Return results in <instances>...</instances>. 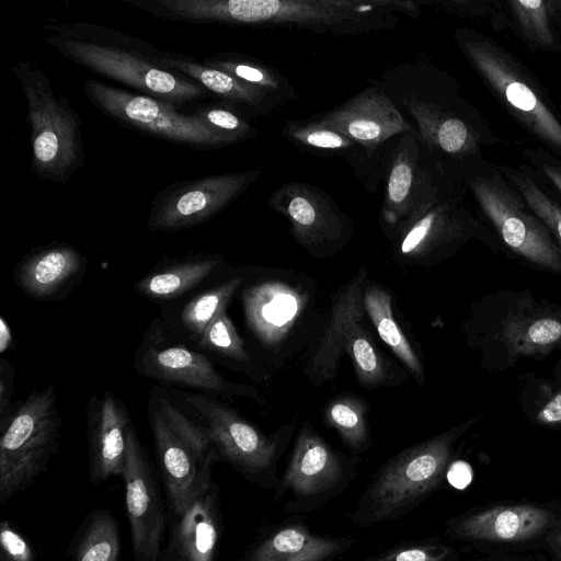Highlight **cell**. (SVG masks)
Returning a JSON list of instances; mask_svg holds the SVG:
<instances>
[{
    "instance_id": "cell-37",
    "label": "cell",
    "mask_w": 561,
    "mask_h": 561,
    "mask_svg": "<svg viewBox=\"0 0 561 561\" xmlns=\"http://www.w3.org/2000/svg\"><path fill=\"white\" fill-rule=\"evenodd\" d=\"M199 350L216 354L236 362H247L249 354L244 343L239 336L232 321L221 310L207 325L201 337L196 341Z\"/></svg>"
},
{
    "instance_id": "cell-33",
    "label": "cell",
    "mask_w": 561,
    "mask_h": 561,
    "mask_svg": "<svg viewBox=\"0 0 561 561\" xmlns=\"http://www.w3.org/2000/svg\"><path fill=\"white\" fill-rule=\"evenodd\" d=\"M202 62L276 96L284 104L297 98L294 87L278 70L252 56L224 51L206 57Z\"/></svg>"
},
{
    "instance_id": "cell-42",
    "label": "cell",
    "mask_w": 561,
    "mask_h": 561,
    "mask_svg": "<svg viewBox=\"0 0 561 561\" xmlns=\"http://www.w3.org/2000/svg\"><path fill=\"white\" fill-rule=\"evenodd\" d=\"M0 561H36L31 542L9 519L0 524Z\"/></svg>"
},
{
    "instance_id": "cell-8",
    "label": "cell",
    "mask_w": 561,
    "mask_h": 561,
    "mask_svg": "<svg viewBox=\"0 0 561 561\" xmlns=\"http://www.w3.org/2000/svg\"><path fill=\"white\" fill-rule=\"evenodd\" d=\"M450 175L433 159L416 134L397 138L387 153L379 224L394 240L425 213L454 193Z\"/></svg>"
},
{
    "instance_id": "cell-49",
    "label": "cell",
    "mask_w": 561,
    "mask_h": 561,
    "mask_svg": "<svg viewBox=\"0 0 561 561\" xmlns=\"http://www.w3.org/2000/svg\"><path fill=\"white\" fill-rule=\"evenodd\" d=\"M557 4L560 7V9H559V10H560V12H561V2H557Z\"/></svg>"
},
{
    "instance_id": "cell-10",
    "label": "cell",
    "mask_w": 561,
    "mask_h": 561,
    "mask_svg": "<svg viewBox=\"0 0 561 561\" xmlns=\"http://www.w3.org/2000/svg\"><path fill=\"white\" fill-rule=\"evenodd\" d=\"M358 462V456L335 450L312 426L304 424L272 501L290 515L317 512L348 489Z\"/></svg>"
},
{
    "instance_id": "cell-13",
    "label": "cell",
    "mask_w": 561,
    "mask_h": 561,
    "mask_svg": "<svg viewBox=\"0 0 561 561\" xmlns=\"http://www.w3.org/2000/svg\"><path fill=\"white\" fill-rule=\"evenodd\" d=\"M261 173L251 169L172 183L153 197L147 226L175 232L201 225L230 205Z\"/></svg>"
},
{
    "instance_id": "cell-36",
    "label": "cell",
    "mask_w": 561,
    "mask_h": 561,
    "mask_svg": "<svg viewBox=\"0 0 561 561\" xmlns=\"http://www.w3.org/2000/svg\"><path fill=\"white\" fill-rule=\"evenodd\" d=\"M345 352L352 358L355 373L363 386L375 388L389 383L381 355L363 323L353 331Z\"/></svg>"
},
{
    "instance_id": "cell-17",
    "label": "cell",
    "mask_w": 561,
    "mask_h": 561,
    "mask_svg": "<svg viewBox=\"0 0 561 561\" xmlns=\"http://www.w3.org/2000/svg\"><path fill=\"white\" fill-rule=\"evenodd\" d=\"M122 478L134 561H160L169 519L158 476L134 426L127 435Z\"/></svg>"
},
{
    "instance_id": "cell-4",
    "label": "cell",
    "mask_w": 561,
    "mask_h": 561,
    "mask_svg": "<svg viewBox=\"0 0 561 561\" xmlns=\"http://www.w3.org/2000/svg\"><path fill=\"white\" fill-rule=\"evenodd\" d=\"M414 128L426 151L451 174L454 161L478 148L470 124L451 107L438 70L421 60L394 65L373 79Z\"/></svg>"
},
{
    "instance_id": "cell-21",
    "label": "cell",
    "mask_w": 561,
    "mask_h": 561,
    "mask_svg": "<svg viewBox=\"0 0 561 561\" xmlns=\"http://www.w3.org/2000/svg\"><path fill=\"white\" fill-rule=\"evenodd\" d=\"M357 540L316 533L299 516L265 527L240 561H337Z\"/></svg>"
},
{
    "instance_id": "cell-39",
    "label": "cell",
    "mask_w": 561,
    "mask_h": 561,
    "mask_svg": "<svg viewBox=\"0 0 561 561\" xmlns=\"http://www.w3.org/2000/svg\"><path fill=\"white\" fill-rule=\"evenodd\" d=\"M193 114L203 118L218 133L232 138L237 144L252 139L259 134L248 117L219 101L201 104Z\"/></svg>"
},
{
    "instance_id": "cell-27",
    "label": "cell",
    "mask_w": 561,
    "mask_h": 561,
    "mask_svg": "<svg viewBox=\"0 0 561 561\" xmlns=\"http://www.w3.org/2000/svg\"><path fill=\"white\" fill-rule=\"evenodd\" d=\"M365 280L366 271L360 268L335 296L327 329L309 363L308 374L314 385L331 381L335 377L353 331L364 321Z\"/></svg>"
},
{
    "instance_id": "cell-9",
    "label": "cell",
    "mask_w": 561,
    "mask_h": 561,
    "mask_svg": "<svg viewBox=\"0 0 561 561\" xmlns=\"http://www.w3.org/2000/svg\"><path fill=\"white\" fill-rule=\"evenodd\" d=\"M476 336L500 364L520 357H545L561 347V306L537 301L529 294L493 295L474 316Z\"/></svg>"
},
{
    "instance_id": "cell-46",
    "label": "cell",
    "mask_w": 561,
    "mask_h": 561,
    "mask_svg": "<svg viewBox=\"0 0 561 561\" xmlns=\"http://www.w3.org/2000/svg\"><path fill=\"white\" fill-rule=\"evenodd\" d=\"M12 343V334L10 327L5 322L4 318L0 319V351L4 353L10 348Z\"/></svg>"
},
{
    "instance_id": "cell-11",
    "label": "cell",
    "mask_w": 561,
    "mask_h": 561,
    "mask_svg": "<svg viewBox=\"0 0 561 561\" xmlns=\"http://www.w3.org/2000/svg\"><path fill=\"white\" fill-rule=\"evenodd\" d=\"M183 400L204 421L221 461H227L249 483L274 491L279 482L278 461L288 433L265 435L236 410L206 394L184 393Z\"/></svg>"
},
{
    "instance_id": "cell-44",
    "label": "cell",
    "mask_w": 561,
    "mask_h": 561,
    "mask_svg": "<svg viewBox=\"0 0 561 561\" xmlns=\"http://www.w3.org/2000/svg\"><path fill=\"white\" fill-rule=\"evenodd\" d=\"M14 385V369L5 358L0 359V414L3 417L10 410Z\"/></svg>"
},
{
    "instance_id": "cell-23",
    "label": "cell",
    "mask_w": 561,
    "mask_h": 561,
    "mask_svg": "<svg viewBox=\"0 0 561 561\" xmlns=\"http://www.w3.org/2000/svg\"><path fill=\"white\" fill-rule=\"evenodd\" d=\"M160 561H215L222 536L221 496L214 481L181 514L170 516Z\"/></svg>"
},
{
    "instance_id": "cell-19",
    "label": "cell",
    "mask_w": 561,
    "mask_h": 561,
    "mask_svg": "<svg viewBox=\"0 0 561 561\" xmlns=\"http://www.w3.org/2000/svg\"><path fill=\"white\" fill-rule=\"evenodd\" d=\"M367 82L369 85L354 96L311 118L344 134L385 161L398 137L416 133L377 83L373 79Z\"/></svg>"
},
{
    "instance_id": "cell-28",
    "label": "cell",
    "mask_w": 561,
    "mask_h": 561,
    "mask_svg": "<svg viewBox=\"0 0 561 561\" xmlns=\"http://www.w3.org/2000/svg\"><path fill=\"white\" fill-rule=\"evenodd\" d=\"M161 64L197 82L219 102L231 106L249 119L268 115L285 105L276 96L259 90L226 71L206 66L202 60L178 53L163 51Z\"/></svg>"
},
{
    "instance_id": "cell-30",
    "label": "cell",
    "mask_w": 561,
    "mask_h": 561,
    "mask_svg": "<svg viewBox=\"0 0 561 561\" xmlns=\"http://www.w3.org/2000/svg\"><path fill=\"white\" fill-rule=\"evenodd\" d=\"M224 262L219 254L198 253L168 260L134 284L141 296L153 300H170L201 285Z\"/></svg>"
},
{
    "instance_id": "cell-29",
    "label": "cell",
    "mask_w": 561,
    "mask_h": 561,
    "mask_svg": "<svg viewBox=\"0 0 561 561\" xmlns=\"http://www.w3.org/2000/svg\"><path fill=\"white\" fill-rule=\"evenodd\" d=\"M247 322L265 344L279 342L293 325L301 308V298L289 286L263 283L243 293Z\"/></svg>"
},
{
    "instance_id": "cell-34",
    "label": "cell",
    "mask_w": 561,
    "mask_h": 561,
    "mask_svg": "<svg viewBox=\"0 0 561 561\" xmlns=\"http://www.w3.org/2000/svg\"><path fill=\"white\" fill-rule=\"evenodd\" d=\"M241 283V277L228 279L194 296L183 307L180 313V323L195 342L210 321L227 308Z\"/></svg>"
},
{
    "instance_id": "cell-22",
    "label": "cell",
    "mask_w": 561,
    "mask_h": 561,
    "mask_svg": "<svg viewBox=\"0 0 561 561\" xmlns=\"http://www.w3.org/2000/svg\"><path fill=\"white\" fill-rule=\"evenodd\" d=\"M133 426L125 403L106 391L87 405L89 477L96 485L124 472L127 435Z\"/></svg>"
},
{
    "instance_id": "cell-47",
    "label": "cell",
    "mask_w": 561,
    "mask_h": 561,
    "mask_svg": "<svg viewBox=\"0 0 561 561\" xmlns=\"http://www.w3.org/2000/svg\"><path fill=\"white\" fill-rule=\"evenodd\" d=\"M542 170L546 173L547 178L561 193V171L548 164H543Z\"/></svg>"
},
{
    "instance_id": "cell-2",
    "label": "cell",
    "mask_w": 561,
    "mask_h": 561,
    "mask_svg": "<svg viewBox=\"0 0 561 561\" xmlns=\"http://www.w3.org/2000/svg\"><path fill=\"white\" fill-rule=\"evenodd\" d=\"M43 30L47 44L76 65L175 108L210 95L197 82L164 67L163 50L134 35L87 22H51Z\"/></svg>"
},
{
    "instance_id": "cell-40",
    "label": "cell",
    "mask_w": 561,
    "mask_h": 561,
    "mask_svg": "<svg viewBox=\"0 0 561 561\" xmlns=\"http://www.w3.org/2000/svg\"><path fill=\"white\" fill-rule=\"evenodd\" d=\"M512 179L529 208L548 228L561 248V207L550 199L529 178L514 174Z\"/></svg>"
},
{
    "instance_id": "cell-1",
    "label": "cell",
    "mask_w": 561,
    "mask_h": 561,
    "mask_svg": "<svg viewBox=\"0 0 561 561\" xmlns=\"http://www.w3.org/2000/svg\"><path fill=\"white\" fill-rule=\"evenodd\" d=\"M420 0H156L154 18L186 23L307 30L337 36L393 28L417 19Z\"/></svg>"
},
{
    "instance_id": "cell-14",
    "label": "cell",
    "mask_w": 561,
    "mask_h": 561,
    "mask_svg": "<svg viewBox=\"0 0 561 561\" xmlns=\"http://www.w3.org/2000/svg\"><path fill=\"white\" fill-rule=\"evenodd\" d=\"M267 205L288 220L293 238L316 257L333 255L353 234L351 218L316 185L284 183L272 192Z\"/></svg>"
},
{
    "instance_id": "cell-12",
    "label": "cell",
    "mask_w": 561,
    "mask_h": 561,
    "mask_svg": "<svg viewBox=\"0 0 561 561\" xmlns=\"http://www.w3.org/2000/svg\"><path fill=\"white\" fill-rule=\"evenodd\" d=\"M88 100L119 125L167 141L195 149L213 150L237 144L195 114L137 92L115 88L94 79L83 81Z\"/></svg>"
},
{
    "instance_id": "cell-6",
    "label": "cell",
    "mask_w": 561,
    "mask_h": 561,
    "mask_svg": "<svg viewBox=\"0 0 561 561\" xmlns=\"http://www.w3.org/2000/svg\"><path fill=\"white\" fill-rule=\"evenodd\" d=\"M154 454L170 515L181 514L214 482L213 467L221 461L207 430L157 394L149 404Z\"/></svg>"
},
{
    "instance_id": "cell-20",
    "label": "cell",
    "mask_w": 561,
    "mask_h": 561,
    "mask_svg": "<svg viewBox=\"0 0 561 561\" xmlns=\"http://www.w3.org/2000/svg\"><path fill=\"white\" fill-rule=\"evenodd\" d=\"M477 224L457 196H446L393 240V254L403 264L432 266L476 236Z\"/></svg>"
},
{
    "instance_id": "cell-16",
    "label": "cell",
    "mask_w": 561,
    "mask_h": 561,
    "mask_svg": "<svg viewBox=\"0 0 561 561\" xmlns=\"http://www.w3.org/2000/svg\"><path fill=\"white\" fill-rule=\"evenodd\" d=\"M463 54L507 106L542 141L561 150V123L508 58L486 41L459 30Z\"/></svg>"
},
{
    "instance_id": "cell-7",
    "label": "cell",
    "mask_w": 561,
    "mask_h": 561,
    "mask_svg": "<svg viewBox=\"0 0 561 561\" xmlns=\"http://www.w3.org/2000/svg\"><path fill=\"white\" fill-rule=\"evenodd\" d=\"M61 419L53 385L32 391L0 422V504L28 489L58 447Z\"/></svg>"
},
{
    "instance_id": "cell-35",
    "label": "cell",
    "mask_w": 561,
    "mask_h": 561,
    "mask_svg": "<svg viewBox=\"0 0 561 561\" xmlns=\"http://www.w3.org/2000/svg\"><path fill=\"white\" fill-rule=\"evenodd\" d=\"M325 422L335 428L344 445L355 456L369 449L371 443L365 417V405L356 398L332 400L325 409Z\"/></svg>"
},
{
    "instance_id": "cell-38",
    "label": "cell",
    "mask_w": 561,
    "mask_h": 561,
    "mask_svg": "<svg viewBox=\"0 0 561 561\" xmlns=\"http://www.w3.org/2000/svg\"><path fill=\"white\" fill-rule=\"evenodd\" d=\"M364 561H460L457 551L435 539L405 540Z\"/></svg>"
},
{
    "instance_id": "cell-48",
    "label": "cell",
    "mask_w": 561,
    "mask_h": 561,
    "mask_svg": "<svg viewBox=\"0 0 561 561\" xmlns=\"http://www.w3.org/2000/svg\"><path fill=\"white\" fill-rule=\"evenodd\" d=\"M552 546L561 560V530L554 534Z\"/></svg>"
},
{
    "instance_id": "cell-5",
    "label": "cell",
    "mask_w": 561,
    "mask_h": 561,
    "mask_svg": "<svg viewBox=\"0 0 561 561\" xmlns=\"http://www.w3.org/2000/svg\"><path fill=\"white\" fill-rule=\"evenodd\" d=\"M26 101L31 170L42 180L65 184L83 164L82 122L33 61L11 68Z\"/></svg>"
},
{
    "instance_id": "cell-43",
    "label": "cell",
    "mask_w": 561,
    "mask_h": 561,
    "mask_svg": "<svg viewBox=\"0 0 561 561\" xmlns=\"http://www.w3.org/2000/svg\"><path fill=\"white\" fill-rule=\"evenodd\" d=\"M534 420L543 426H561V379L556 385L543 387Z\"/></svg>"
},
{
    "instance_id": "cell-3",
    "label": "cell",
    "mask_w": 561,
    "mask_h": 561,
    "mask_svg": "<svg viewBox=\"0 0 561 561\" xmlns=\"http://www.w3.org/2000/svg\"><path fill=\"white\" fill-rule=\"evenodd\" d=\"M482 415L413 444L389 458L371 476L350 514L352 524L370 528L401 519L443 483L457 440Z\"/></svg>"
},
{
    "instance_id": "cell-45",
    "label": "cell",
    "mask_w": 561,
    "mask_h": 561,
    "mask_svg": "<svg viewBox=\"0 0 561 561\" xmlns=\"http://www.w3.org/2000/svg\"><path fill=\"white\" fill-rule=\"evenodd\" d=\"M447 478L453 485L463 488L471 480V469L466 462L457 461L450 465L447 471Z\"/></svg>"
},
{
    "instance_id": "cell-26",
    "label": "cell",
    "mask_w": 561,
    "mask_h": 561,
    "mask_svg": "<svg viewBox=\"0 0 561 561\" xmlns=\"http://www.w3.org/2000/svg\"><path fill=\"white\" fill-rule=\"evenodd\" d=\"M282 135L302 152L342 158L370 195L381 184L386 160L376 159L358 142L311 117L287 121Z\"/></svg>"
},
{
    "instance_id": "cell-15",
    "label": "cell",
    "mask_w": 561,
    "mask_h": 561,
    "mask_svg": "<svg viewBox=\"0 0 561 561\" xmlns=\"http://www.w3.org/2000/svg\"><path fill=\"white\" fill-rule=\"evenodd\" d=\"M469 187L512 251L538 267L561 275V248L551 232L525 210L522 201L497 176H471Z\"/></svg>"
},
{
    "instance_id": "cell-24",
    "label": "cell",
    "mask_w": 561,
    "mask_h": 561,
    "mask_svg": "<svg viewBox=\"0 0 561 561\" xmlns=\"http://www.w3.org/2000/svg\"><path fill=\"white\" fill-rule=\"evenodd\" d=\"M552 523L551 513L538 506H496L451 518L445 534L466 541L522 542L538 537Z\"/></svg>"
},
{
    "instance_id": "cell-31",
    "label": "cell",
    "mask_w": 561,
    "mask_h": 561,
    "mask_svg": "<svg viewBox=\"0 0 561 561\" xmlns=\"http://www.w3.org/2000/svg\"><path fill=\"white\" fill-rule=\"evenodd\" d=\"M363 304L379 337L407 366L413 377L419 380V382H422L424 379L423 366L393 317L390 293L377 284L365 285Z\"/></svg>"
},
{
    "instance_id": "cell-41",
    "label": "cell",
    "mask_w": 561,
    "mask_h": 561,
    "mask_svg": "<svg viewBox=\"0 0 561 561\" xmlns=\"http://www.w3.org/2000/svg\"><path fill=\"white\" fill-rule=\"evenodd\" d=\"M510 3L523 32L530 41L541 45L553 43L546 1L513 0Z\"/></svg>"
},
{
    "instance_id": "cell-32",
    "label": "cell",
    "mask_w": 561,
    "mask_h": 561,
    "mask_svg": "<svg viewBox=\"0 0 561 561\" xmlns=\"http://www.w3.org/2000/svg\"><path fill=\"white\" fill-rule=\"evenodd\" d=\"M69 554L71 561L119 560L118 525L108 510H93L84 517L71 541Z\"/></svg>"
},
{
    "instance_id": "cell-25",
    "label": "cell",
    "mask_w": 561,
    "mask_h": 561,
    "mask_svg": "<svg viewBox=\"0 0 561 561\" xmlns=\"http://www.w3.org/2000/svg\"><path fill=\"white\" fill-rule=\"evenodd\" d=\"M87 260L72 244L54 242L33 249L15 266L14 280L28 297L47 301L61 297L79 282Z\"/></svg>"
},
{
    "instance_id": "cell-18",
    "label": "cell",
    "mask_w": 561,
    "mask_h": 561,
    "mask_svg": "<svg viewBox=\"0 0 561 561\" xmlns=\"http://www.w3.org/2000/svg\"><path fill=\"white\" fill-rule=\"evenodd\" d=\"M151 329L135 354L134 366L140 375L216 396L260 400L256 389L227 380L204 354L186 345L165 343L158 328Z\"/></svg>"
}]
</instances>
